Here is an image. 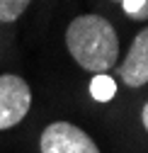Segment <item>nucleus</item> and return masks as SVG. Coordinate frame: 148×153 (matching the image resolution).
Instances as JSON below:
<instances>
[{
    "label": "nucleus",
    "instance_id": "obj_9",
    "mask_svg": "<svg viewBox=\"0 0 148 153\" xmlns=\"http://www.w3.org/2000/svg\"><path fill=\"white\" fill-rule=\"evenodd\" d=\"M114 3H121V0H114Z\"/></svg>",
    "mask_w": 148,
    "mask_h": 153
},
{
    "label": "nucleus",
    "instance_id": "obj_7",
    "mask_svg": "<svg viewBox=\"0 0 148 153\" xmlns=\"http://www.w3.org/2000/svg\"><path fill=\"white\" fill-rule=\"evenodd\" d=\"M121 7L134 20H148V0H121Z\"/></svg>",
    "mask_w": 148,
    "mask_h": 153
},
{
    "label": "nucleus",
    "instance_id": "obj_1",
    "mask_svg": "<svg viewBox=\"0 0 148 153\" xmlns=\"http://www.w3.org/2000/svg\"><path fill=\"white\" fill-rule=\"evenodd\" d=\"M66 46L80 68L107 73L119 59V39L102 15H80L66 29Z\"/></svg>",
    "mask_w": 148,
    "mask_h": 153
},
{
    "label": "nucleus",
    "instance_id": "obj_4",
    "mask_svg": "<svg viewBox=\"0 0 148 153\" xmlns=\"http://www.w3.org/2000/svg\"><path fill=\"white\" fill-rule=\"evenodd\" d=\"M119 78L129 88H141L148 83V27L134 36L131 49L119 66Z\"/></svg>",
    "mask_w": 148,
    "mask_h": 153
},
{
    "label": "nucleus",
    "instance_id": "obj_2",
    "mask_svg": "<svg viewBox=\"0 0 148 153\" xmlns=\"http://www.w3.org/2000/svg\"><path fill=\"white\" fill-rule=\"evenodd\" d=\"M41 153H100L97 143L70 122H53L39 136Z\"/></svg>",
    "mask_w": 148,
    "mask_h": 153
},
{
    "label": "nucleus",
    "instance_id": "obj_5",
    "mask_svg": "<svg viewBox=\"0 0 148 153\" xmlns=\"http://www.w3.org/2000/svg\"><path fill=\"white\" fill-rule=\"evenodd\" d=\"M117 92V83L114 78H109L104 73H95V78L90 80V95L95 97L97 102H109Z\"/></svg>",
    "mask_w": 148,
    "mask_h": 153
},
{
    "label": "nucleus",
    "instance_id": "obj_8",
    "mask_svg": "<svg viewBox=\"0 0 148 153\" xmlns=\"http://www.w3.org/2000/svg\"><path fill=\"white\" fill-rule=\"evenodd\" d=\"M141 122H143V126H146V131H148V102H146L143 109H141Z\"/></svg>",
    "mask_w": 148,
    "mask_h": 153
},
{
    "label": "nucleus",
    "instance_id": "obj_3",
    "mask_svg": "<svg viewBox=\"0 0 148 153\" xmlns=\"http://www.w3.org/2000/svg\"><path fill=\"white\" fill-rule=\"evenodd\" d=\"M32 107L29 85L12 73L0 75V131L20 124Z\"/></svg>",
    "mask_w": 148,
    "mask_h": 153
},
{
    "label": "nucleus",
    "instance_id": "obj_6",
    "mask_svg": "<svg viewBox=\"0 0 148 153\" xmlns=\"http://www.w3.org/2000/svg\"><path fill=\"white\" fill-rule=\"evenodd\" d=\"M32 0H0V22H15L29 7Z\"/></svg>",
    "mask_w": 148,
    "mask_h": 153
}]
</instances>
